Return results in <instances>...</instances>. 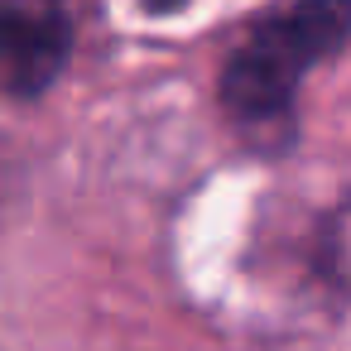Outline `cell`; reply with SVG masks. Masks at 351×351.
Returning a JSON list of instances; mask_svg holds the SVG:
<instances>
[{"instance_id":"7a4b0ae2","label":"cell","mask_w":351,"mask_h":351,"mask_svg":"<svg viewBox=\"0 0 351 351\" xmlns=\"http://www.w3.org/2000/svg\"><path fill=\"white\" fill-rule=\"evenodd\" d=\"M73 53V20L63 0H0V92L39 97L58 82Z\"/></svg>"},{"instance_id":"6da1fadb","label":"cell","mask_w":351,"mask_h":351,"mask_svg":"<svg viewBox=\"0 0 351 351\" xmlns=\"http://www.w3.org/2000/svg\"><path fill=\"white\" fill-rule=\"evenodd\" d=\"M351 39V0H293L269 15L221 68V101L236 121L265 125L289 116L303 73Z\"/></svg>"},{"instance_id":"3957f363","label":"cell","mask_w":351,"mask_h":351,"mask_svg":"<svg viewBox=\"0 0 351 351\" xmlns=\"http://www.w3.org/2000/svg\"><path fill=\"white\" fill-rule=\"evenodd\" d=\"M140 5L149 10V15H173V10H183L188 0H140Z\"/></svg>"}]
</instances>
